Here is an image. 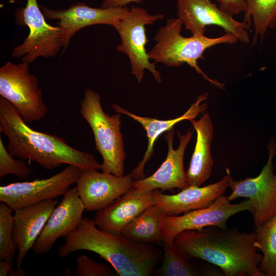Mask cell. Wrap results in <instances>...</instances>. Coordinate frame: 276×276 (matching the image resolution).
<instances>
[{
    "label": "cell",
    "instance_id": "obj_1",
    "mask_svg": "<svg viewBox=\"0 0 276 276\" xmlns=\"http://www.w3.org/2000/svg\"><path fill=\"white\" fill-rule=\"evenodd\" d=\"M174 244L185 259H202L220 268L225 276H264L259 269L263 255L258 252L254 231L210 226L182 231Z\"/></svg>",
    "mask_w": 276,
    "mask_h": 276
},
{
    "label": "cell",
    "instance_id": "obj_2",
    "mask_svg": "<svg viewBox=\"0 0 276 276\" xmlns=\"http://www.w3.org/2000/svg\"><path fill=\"white\" fill-rule=\"evenodd\" d=\"M0 131L7 137L6 147L12 156L35 162L45 169H54L64 164L82 169L101 168V164L93 154L74 148L61 137L29 127L15 107L2 97Z\"/></svg>",
    "mask_w": 276,
    "mask_h": 276
},
{
    "label": "cell",
    "instance_id": "obj_3",
    "mask_svg": "<svg viewBox=\"0 0 276 276\" xmlns=\"http://www.w3.org/2000/svg\"><path fill=\"white\" fill-rule=\"evenodd\" d=\"M98 254L120 276H149L159 261V251L150 244L131 242L121 235L100 229L94 219L83 218L65 237L58 255L65 258L78 250Z\"/></svg>",
    "mask_w": 276,
    "mask_h": 276
},
{
    "label": "cell",
    "instance_id": "obj_4",
    "mask_svg": "<svg viewBox=\"0 0 276 276\" xmlns=\"http://www.w3.org/2000/svg\"><path fill=\"white\" fill-rule=\"evenodd\" d=\"M182 26V22L178 17L167 19L153 38L156 43L148 52L150 59L154 60L155 63H160L168 67L187 64L206 81L223 89L224 84L205 75L198 65L197 61L204 59L203 54L207 49L220 44H234L238 41L237 39L226 33L215 38L195 35L186 37L181 34Z\"/></svg>",
    "mask_w": 276,
    "mask_h": 276
},
{
    "label": "cell",
    "instance_id": "obj_5",
    "mask_svg": "<svg viewBox=\"0 0 276 276\" xmlns=\"http://www.w3.org/2000/svg\"><path fill=\"white\" fill-rule=\"evenodd\" d=\"M80 112L90 127L95 146L103 159L102 172L122 176L126 157L121 132L120 113L112 116L105 112L99 94L87 88L80 103Z\"/></svg>",
    "mask_w": 276,
    "mask_h": 276
},
{
    "label": "cell",
    "instance_id": "obj_6",
    "mask_svg": "<svg viewBox=\"0 0 276 276\" xmlns=\"http://www.w3.org/2000/svg\"><path fill=\"white\" fill-rule=\"evenodd\" d=\"M29 64L6 62L0 68V95L8 100L26 123L39 121L49 109L44 102L37 77Z\"/></svg>",
    "mask_w": 276,
    "mask_h": 276
},
{
    "label": "cell",
    "instance_id": "obj_7",
    "mask_svg": "<svg viewBox=\"0 0 276 276\" xmlns=\"http://www.w3.org/2000/svg\"><path fill=\"white\" fill-rule=\"evenodd\" d=\"M164 17L163 14H151L144 8L132 6L113 27L121 39L117 50L128 57L131 73L139 83L142 81L145 70L152 74L157 82H162L160 73L156 69L155 63L150 62L146 50L148 39L146 26L153 25Z\"/></svg>",
    "mask_w": 276,
    "mask_h": 276
},
{
    "label": "cell",
    "instance_id": "obj_8",
    "mask_svg": "<svg viewBox=\"0 0 276 276\" xmlns=\"http://www.w3.org/2000/svg\"><path fill=\"white\" fill-rule=\"evenodd\" d=\"M16 15L28 26L29 34L14 49L13 57L30 64L39 57H54L63 48L61 28L48 24L37 0H27L25 7L18 9Z\"/></svg>",
    "mask_w": 276,
    "mask_h": 276
},
{
    "label": "cell",
    "instance_id": "obj_9",
    "mask_svg": "<svg viewBox=\"0 0 276 276\" xmlns=\"http://www.w3.org/2000/svg\"><path fill=\"white\" fill-rule=\"evenodd\" d=\"M276 141L270 139L268 145V160L260 174L253 178L234 180L228 174V187L232 190L227 196L231 201L239 197L249 199L252 205V218L256 227L276 215V175L273 172V158L276 154Z\"/></svg>",
    "mask_w": 276,
    "mask_h": 276
},
{
    "label": "cell",
    "instance_id": "obj_10",
    "mask_svg": "<svg viewBox=\"0 0 276 276\" xmlns=\"http://www.w3.org/2000/svg\"><path fill=\"white\" fill-rule=\"evenodd\" d=\"M82 169L68 165L50 177L10 183L0 187V201L14 211L64 195L76 183Z\"/></svg>",
    "mask_w": 276,
    "mask_h": 276
},
{
    "label": "cell",
    "instance_id": "obj_11",
    "mask_svg": "<svg viewBox=\"0 0 276 276\" xmlns=\"http://www.w3.org/2000/svg\"><path fill=\"white\" fill-rule=\"evenodd\" d=\"M253 210L248 199L238 203H232L227 196L222 195L209 206L192 210L176 216L165 215L162 219L163 243H173L175 236L187 230H198L206 226L226 228L227 220L242 211Z\"/></svg>",
    "mask_w": 276,
    "mask_h": 276
},
{
    "label": "cell",
    "instance_id": "obj_12",
    "mask_svg": "<svg viewBox=\"0 0 276 276\" xmlns=\"http://www.w3.org/2000/svg\"><path fill=\"white\" fill-rule=\"evenodd\" d=\"M177 17L185 28L192 35H205L206 28L215 25L222 28L226 33L235 36L238 41L245 44L250 42V26L236 20L234 16L221 10L211 0H176Z\"/></svg>",
    "mask_w": 276,
    "mask_h": 276
},
{
    "label": "cell",
    "instance_id": "obj_13",
    "mask_svg": "<svg viewBox=\"0 0 276 276\" xmlns=\"http://www.w3.org/2000/svg\"><path fill=\"white\" fill-rule=\"evenodd\" d=\"M39 6L47 19L58 20L64 49L68 47L71 38L80 30L95 25H107L113 27L129 11L127 7L94 8L82 2L65 9H51L42 5Z\"/></svg>",
    "mask_w": 276,
    "mask_h": 276
},
{
    "label": "cell",
    "instance_id": "obj_14",
    "mask_svg": "<svg viewBox=\"0 0 276 276\" xmlns=\"http://www.w3.org/2000/svg\"><path fill=\"white\" fill-rule=\"evenodd\" d=\"M134 180L130 173L118 176L96 169H82L76 187L85 210L98 211L128 192Z\"/></svg>",
    "mask_w": 276,
    "mask_h": 276
},
{
    "label": "cell",
    "instance_id": "obj_15",
    "mask_svg": "<svg viewBox=\"0 0 276 276\" xmlns=\"http://www.w3.org/2000/svg\"><path fill=\"white\" fill-rule=\"evenodd\" d=\"M194 131L190 128L185 133L177 131L179 144L177 149L173 147V128L165 133L168 150L165 161L151 176L134 180L132 187L142 190H170L178 188L183 190L189 187L187 174L183 165V157L186 147L192 139Z\"/></svg>",
    "mask_w": 276,
    "mask_h": 276
},
{
    "label": "cell",
    "instance_id": "obj_16",
    "mask_svg": "<svg viewBox=\"0 0 276 276\" xmlns=\"http://www.w3.org/2000/svg\"><path fill=\"white\" fill-rule=\"evenodd\" d=\"M56 206L34 244L32 250L37 255L48 252L56 240L73 231L83 219L85 206L76 187L70 188Z\"/></svg>",
    "mask_w": 276,
    "mask_h": 276
},
{
    "label": "cell",
    "instance_id": "obj_17",
    "mask_svg": "<svg viewBox=\"0 0 276 276\" xmlns=\"http://www.w3.org/2000/svg\"><path fill=\"white\" fill-rule=\"evenodd\" d=\"M155 190L131 188L106 208L97 211L94 220L99 228L121 235L123 228L152 205Z\"/></svg>",
    "mask_w": 276,
    "mask_h": 276
},
{
    "label": "cell",
    "instance_id": "obj_18",
    "mask_svg": "<svg viewBox=\"0 0 276 276\" xmlns=\"http://www.w3.org/2000/svg\"><path fill=\"white\" fill-rule=\"evenodd\" d=\"M57 203V199H48L14 211L13 238L18 250L17 267H21Z\"/></svg>",
    "mask_w": 276,
    "mask_h": 276
},
{
    "label": "cell",
    "instance_id": "obj_19",
    "mask_svg": "<svg viewBox=\"0 0 276 276\" xmlns=\"http://www.w3.org/2000/svg\"><path fill=\"white\" fill-rule=\"evenodd\" d=\"M226 174L217 182L203 187L189 186L176 194H164L159 190H155V204L168 216L208 207L218 197L224 195L228 188L229 177Z\"/></svg>",
    "mask_w": 276,
    "mask_h": 276
},
{
    "label": "cell",
    "instance_id": "obj_20",
    "mask_svg": "<svg viewBox=\"0 0 276 276\" xmlns=\"http://www.w3.org/2000/svg\"><path fill=\"white\" fill-rule=\"evenodd\" d=\"M208 93L199 95L194 103L182 115L176 118L160 120L149 117L137 116L121 107L117 104H112V107L117 113L125 114L140 123L145 129L148 138V146L142 160L131 172L134 180L144 177V167L153 152V146L156 139L163 133L167 132L173 127L177 123L183 121H191L199 114L204 112L207 109Z\"/></svg>",
    "mask_w": 276,
    "mask_h": 276
},
{
    "label": "cell",
    "instance_id": "obj_21",
    "mask_svg": "<svg viewBox=\"0 0 276 276\" xmlns=\"http://www.w3.org/2000/svg\"><path fill=\"white\" fill-rule=\"evenodd\" d=\"M190 122L196 132V141L186 171L187 182L189 186H200L209 178L212 170L211 145L213 126L208 113L203 114L198 121Z\"/></svg>",
    "mask_w": 276,
    "mask_h": 276
},
{
    "label": "cell",
    "instance_id": "obj_22",
    "mask_svg": "<svg viewBox=\"0 0 276 276\" xmlns=\"http://www.w3.org/2000/svg\"><path fill=\"white\" fill-rule=\"evenodd\" d=\"M165 215L158 205H152L128 224L121 235L137 244L162 243V219Z\"/></svg>",
    "mask_w": 276,
    "mask_h": 276
},
{
    "label": "cell",
    "instance_id": "obj_23",
    "mask_svg": "<svg viewBox=\"0 0 276 276\" xmlns=\"http://www.w3.org/2000/svg\"><path fill=\"white\" fill-rule=\"evenodd\" d=\"M164 255L161 267L156 275L162 276H222L220 268L211 266H198L183 258L173 243H163Z\"/></svg>",
    "mask_w": 276,
    "mask_h": 276
},
{
    "label": "cell",
    "instance_id": "obj_24",
    "mask_svg": "<svg viewBox=\"0 0 276 276\" xmlns=\"http://www.w3.org/2000/svg\"><path fill=\"white\" fill-rule=\"evenodd\" d=\"M247 9L243 21L254 30V43L261 41L269 29L276 26V0H246Z\"/></svg>",
    "mask_w": 276,
    "mask_h": 276
},
{
    "label": "cell",
    "instance_id": "obj_25",
    "mask_svg": "<svg viewBox=\"0 0 276 276\" xmlns=\"http://www.w3.org/2000/svg\"><path fill=\"white\" fill-rule=\"evenodd\" d=\"M254 232L256 246L263 255L259 269L264 276H276V215Z\"/></svg>",
    "mask_w": 276,
    "mask_h": 276
},
{
    "label": "cell",
    "instance_id": "obj_26",
    "mask_svg": "<svg viewBox=\"0 0 276 276\" xmlns=\"http://www.w3.org/2000/svg\"><path fill=\"white\" fill-rule=\"evenodd\" d=\"M13 210L0 203V260H13L17 249L13 238Z\"/></svg>",
    "mask_w": 276,
    "mask_h": 276
},
{
    "label": "cell",
    "instance_id": "obj_27",
    "mask_svg": "<svg viewBox=\"0 0 276 276\" xmlns=\"http://www.w3.org/2000/svg\"><path fill=\"white\" fill-rule=\"evenodd\" d=\"M12 155L0 137V178L9 174L25 179L29 175L30 170L21 159H16Z\"/></svg>",
    "mask_w": 276,
    "mask_h": 276
},
{
    "label": "cell",
    "instance_id": "obj_28",
    "mask_svg": "<svg viewBox=\"0 0 276 276\" xmlns=\"http://www.w3.org/2000/svg\"><path fill=\"white\" fill-rule=\"evenodd\" d=\"M76 276H112L114 270L107 264L97 262L86 255L77 257Z\"/></svg>",
    "mask_w": 276,
    "mask_h": 276
},
{
    "label": "cell",
    "instance_id": "obj_29",
    "mask_svg": "<svg viewBox=\"0 0 276 276\" xmlns=\"http://www.w3.org/2000/svg\"><path fill=\"white\" fill-rule=\"evenodd\" d=\"M219 7L222 11L234 16L245 13L246 9V0H217Z\"/></svg>",
    "mask_w": 276,
    "mask_h": 276
},
{
    "label": "cell",
    "instance_id": "obj_30",
    "mask_svg": "<svg viewBox=\"0 0 276 276\" xmlns=\"http://www.w3.org/2000/svg\"><path fill=\"white\" fill-rule=\"evenodd\" d=\"M143 0H104L101 7L102 8H121L132 3L141 4Z\"/></svg>",
    "mask_w": 276,
    "mask_h": 276
},
{
    "label": "cell",
    "instance_id": "obj_31",
    "mask_svg": "<svg viewBox=\"0 0 276 276\" xmlns=\"http://www.w3.org/2000/svg\"><path fill=\"white\" fill-rule=\"evenodd\" d=\"M13 260H0V276L9 275L10 271L13 269Z\"/></svg>",
    "mask_w": 276,
    "mask_h": 276
},
{
    "label": "cell",
    "instance_id": "obj_32",
    "mask_svg": "<svg viewBox=\"0 0 276 276\" xmlns=\"http://www.w3.org/2000/svg\"><path fill=\"white\" fill-rule=\"evenodd\" d=\"M26 272L24 269L20 267H17V269H12L9 275L11 276H25L26 275Z\"/></svg>",
    "mask_w": 276,
    "mask_h": 276
}]
</instances>
